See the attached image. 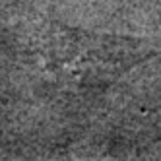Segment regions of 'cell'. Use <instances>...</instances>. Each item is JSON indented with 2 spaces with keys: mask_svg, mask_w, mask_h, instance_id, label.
Instances as JSON below:
<instances>
[{
  "mask_svg": "<svg viewBox=\"0 0 161 161\" xmlns=\"http://www.w3.org/2000/svg\"><path fill=\"white\" fill-rule=\"evenodd\" d=\"M43 72L74 91H103L161 51L147 39L47 24L37 37Z\"/></svg>",
  "mask_w": 161,
  "mask_h": 161,
  "instance_id": "1",
  "label": "cell"
}]
</instances>
